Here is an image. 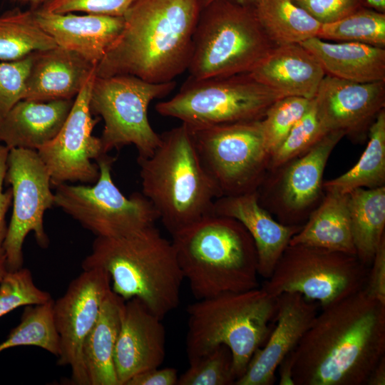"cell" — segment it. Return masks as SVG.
<instances>
[{
    "instance_id": "cell-8",
    "label": "cell",
    "mask_w": 385,
    "mask_h": 385,
    "mask_svg": "<svg viewBox=\"0 0 385 385\" xmlns=\"http://www.w3.org/2000/svg\"><path fill=\"white\" fill-rule=\"evenodd\" d=\"M283 96L249 73L195 80L189 78L171 98L159 102L156 111L180 120L189 128L262 120Z\"/></svg>"
},
{
    "instance_id": "cell-42",
    "label": "cell",
    "mask_w": 385,
    "mask_h": 385,
    "mask_svg": "<svg viewBox=\"0 0 385 385\" xmlns=\"http://www.w3.org/2000/svg\"><path fill=\"white\" fill-rule=\"evenodd\" d=\"M9 151V149L6 146L0 145V256L4 255L3 244L8 229L6 215L12 204L11 188L5 191L3 190Z\"/></svg>"
},
{
    "instance_id": "cell-48",
    "label": "cell",
    "mask_w": 385,
    "mask_h": 385,
    "mask_svg": "<svg viewBox=\"0 0 385 385\" xmlns=\"http://www.w3.org/2000/svg\"><path fill=\"white\" fill-rule=\"evenodd\" d=\"M7 271L5 257L4 255L0 256V283Z\"/></svg>"
},
{
    "instance_id": "cell-14",
    "label": "cell",
    "mask_w": 385,
    "mask_h": 385,
    "mask_svg": "<svg viewBox=\"0 0 385 385\" xmlns=\"http://www.w3.org/2000/svg\"><path fill=\"white\" fill-rule=\"evenodd\" d=\"M344 135L330 131L307 153L267 170L257 190L260 205L283 225L302 226L323 199L326 164Z\"/></svg>"
},
{
    "instance_id": "cell-35",
    "label": "cell",
    "mask_w": 385,
    "mask_h": 385,
    "mask_svg": "<svg viewBox=\"0 0 385 385\" xmlns=\"http://www.w3.org/2000/svg\"><path fill=\"white\" fill-rule=\"evenodd\" d=\"M189 363L177 385H235L237 380L232 353L225 345H219Z\"/></svg>"
},
{
    "instance_id": "cell-30",
    "label": "cell",
    "mask_w": 385,
    "mask_h": 385,
    "mask_svg": "<svg viewBox=\"0 0 385 385\" xmlns=\"http://www.w3.org/2000/svg\"><path fill=\"white\" fill-rule=\"evenodd\" d=\"M367 145L358 162L339 177L323 183L324 191L348 194L354 189L385 186V110L368 130Z\"/></svg>"
},
{
    "instance_id": "cell-19",
    "label": "cell",
    "mask_w": 385,
    "mask_h": 385,
    "mask_svg": "<svg viewBox=\"0 0 385 385\" xmlns=\"http://www.w3.org/2000/svg\"><path fill=\"white\" fill-rule=\"evenodd\" d=\"M162 320L138 298L125 301L114 351L119 385L164 361L166 332Z\"/></svg>"
},
{
    "instance_id": "cell-11",
    "label": "cell",
    "mask_w": 385,
    "mask_h": 385,
    "mask_svg": "<svg viewBox=\"0 0 385 385\" xmlns=\"http://www.w3.org/2000/svg\"><path fill=\"white\" fill-rule=\"evenodd\" d=\"M175 86V81L154 83L130 75L96 76L89 106L91 113L104 121L100 137L103 153L134 145L138 157L150 155L161 138L150 123L148 106L154 99L170 93Z\"/></svg>"
},
{
    "instance_id": "cell-18",
    "label": "cell",
    "mask_w": 385,
    "mask_h": 385,
    "mask_svg": "<svg viewBox=\"0 0 385 385\" xmlns=\"http://www.w3.org/2000/svg\"><path fill=\"white\" fill-rule=\"evenodd\" d=\"M275 324L235 385H271L283 359L297 347L318 313L319 304L297 292L279 294Z\"/></svg>"
},
{
    "instance_id": "cell-36",
    "label": "cell",
    "mask_w": 385,
    "mask_h": 385,
    "mask_svg": "<svg viewBox=\"0 0 385 385\" xmlns=\"http://www.w3.org/2000/svg\"><path fill=\"white\" fill-rule=\"evenodd\" d=\"M327 133L317 113L314 101L309 110L294 125L285 139L272 154L268 165L271 170L310 150Z\"/></svg>"
},
{
    "instance_id": "cell-20",
    "label": "cell",
    "mask_w": 385,
    "mask_h": 385,
    "mask_svg": "<svg viewBox=\"0 0 385 385\" xmlns=\"http://www.w3.org/2000/svg\"><path fill=\"white\" fill-rule=\"evenodd\" d=\"M212 213L238 220L251 235L257 250L260 276L267 279L288 246L302 226L279 222L263 208L257 191L217 198Z\"/></svg>"
},
{
    "instance_id": "cell-24",
    "label": "cell",
    "mask_w": 385,
    "mask_h": 385,
    "mask_svg": "<svg viewBox=\"0 0 385 385\" xmlns=\"http://www.w3.org/2000/svg\"><path fill=\"white\" fill-rule=\"evenodd\" d=\"M73 103V100L19 101L0 119V143L9 150L37 151L58 134Z\"/></svg>"
},
{
    "instance_id": "cell-9",
    "label": "cell",
    "mask_w": 385,
    "mask_h": 385,
    "mask_svg": "<svg viewBox=\"0 0 385 385\" xmlns=\"http://www.w3.org/2000/svg\"><path fill=\"white\" fill-rule=\"evenodd\" d=\"M189 129L200 161L220 197L257 190L271 157L261 120Z\"/></svg>"
},
{
    "instance_id": "cell-16",
    "label": "cell",
    "mask_w": 385,
    "mask_h": 385,
    "mask_svg": "<svg viewBox=\"0 0 385 385\" xmlns=\"http://www.w3.org/2000/svg\"><path fill=\"white\" fill-rule=\"evenodd\" d=\"M111 290V277L106 270L98 267L83 270L64 294L53 302V317L59 339L58 364L70 367L75 384L89 385L83 359V344Z\"/></svg>"
},
{
    "instance_id": "cell-31",
    "label": "cell",
    "mask_w": 385,
    "mask_h": 385,
    "mask_svg": "<svg viewBox=\"0 0 385 385\" xmlns=\"http://www.w3.org/2000/svg\"><path fill=\"white\" fill-rule=\"evenodd\" d=\"M56 46L36 21L33 10L16 9L0 15V62L19 61Z\"/></svg>"
},
{
    "instance_id": "cell-23",
    "label": "cell",
    "mask_w": 385,
    "mask_h": 385,
    "mask_svg": "<svg viewBox=\"0 0 385 385\" xmlns=\"http://www.w3.org/2000/svg\"><path fill=\"white\" fill-rule=\"evenodd\" d=\"M283 97L313 99L326 75L317 59L299 43L274 46L249 72Z\"/></svg>"
},
{
    "instance_id": "cell-26",
    "label": "cell",
    "mask_w": 385,
    "mask_h": 385,
    "mask_svg": "<svg viewBox=\"0 0 385 385\" xmlns=\"http://www.w3.org/2000/svg\"><path fill=\"white\" fill-rule=\"evenodd\" d=\"M125 301L111 289L84 340L82 353L89 385H119L114 351Z\"/></svg>"
},
{
    "instance_id": "cell-46",
    "label": "cell",
    "mask_w": 385,
    "mask_h": 385,
    "mask_svg": "<svg viewBox=\"0 0 385 385\" xmlns=\"http://www.w3.org/2000/svg\"><path fill=\"white\" fill-rule=\"evenodd\" d=\"M367 7L385 13V0H366Z\"/></svg>"
},
{
    "instance_id": "cell-38",
    "label": "cell",
    "mask_w": 385,
    "mask_h": 385,
    "mask_svg": "<svg viewBox=\"0 0 385 385\" xmlns=\"http://www.w3.org/2000/svg\"><path fill=\"white\" fill-rule=\"evenodd\" d=\"M32 54L16 61L0 62V119L24 98Z\"/></svg>"
},
{
    "instance_id": "cell-1",
    "label": "cell",
    "mask_w": 385,
    "mask_h": 385,
    "mask_svg": "<svg viewBox=\"0 0 385 385\" xmlns=\"http://www.w3.org/2000/svg\"><path fill=\"white\" fill-rule=\"evenodd\" d=\"M290 356L294 385H366L385 356V304L363 289L322 308Z\"/></svg>"
},
{
    "instance_id": "cell-45",
    "label": "cell",
    "mask_w": 385,
    "mask_h": 385,
    "mask_svg": "<svg viewBox=\"0 0 385 385\" xmlns=\"http://www.w3.org/2000/svg\"><path fill=\"white\" fill-rule=\"evenodd\" d=\"M385 384V356H383L371 372L366 385Z\"/></svg>"
},
{
    "instance_id": "cell-37",
    "label": "cell",
    "mask_w": 385,
    "mask_h": 385,
    "mask_svg": "<svg viewBox=\"0 0 385 385\" xmlns=\"http://www.w3.org/2000/svg\"><path fill=\"white\" fill-rule=\"evenodd\" d=\"M51 299L48 292L36 287L29 269L7 271L0 283V318L20 307L42 304Z\"/></svg>"
},
{
    "instance_id": "cell-33",
    "label": "cell",
    "mask_w": 385,
    "mask_h": 385,
    "mask_svg": "<svg viewBox=\"0 0 385 385\" xmlns=\"http://www.w3.org/2000/svg\"><path fill=\"white\" fill-rule=\"evenodd\" d=\"M317 37L385 47V13L364 6L332 23L322 24Z\"/></svg>"
},
{
    "instance_id": "cell-2",
    "label": "cell",
    "mask_w": 385,
    "mask_h": 385,
    "mask_svg": "<svg viewBox=\"0 0 385 385\" xmlns=\"http://www.w3.org/2000/svg\"><path fill=\"white\" fill-rule=\"evenodd\" d=\"M203 0H134L96 76L130 75L167 83L188 70Z\"/></svg>"
},
{
    "instance_id": "cell-21",
    "label": "cell",
    "mask_w": 385,
    "mask_h": 385,
    "mask_svg": "<svg viewBox=\"0 0 385 385\" xmlns=\"http://www.w3.org/2000/svg\"><path fill=\"white\" fill-rule=\"evenodd\" d=\"M33 12L38 25L57 46L81 55L96 66L124 25L123 16L56 14L42 9Z\"/></svg>"
},
{
    "instance_id": "cell-44",
    "label": "cell",
    "mask_w": 385,
    "mask_h": 385,
    "mask_svg": "<svg viewBox=\"0 0 385 385\" xmlns=\"http://www.w3.org/2000/svg\"><path fill=\"white\" fill-rule=\"evenodd\" d=\"M277 369H279V384L294 385L290 354H289L279 364Z\"/></svg>"
},
{
    "instance_id": "cell-39",
    "label": "cell",
    "mask_w": 385,
    "mask_h": 385,
    "mask_svg": "<svg viewBox=\"0 0 385 385\" xmlns=\"http://www.w3.org/2000/svg\"><path fill=\"white\" fill-rule=\"evenodd\" d=\"M134 0H51L41 9L51 13L81 11L88 14L123 16Z\"/></svg>"
},
{
    "instance_id": "cell-43",
    "label": "cell",
    "mask_w": 385,
    "mask_h": 385,
    "mask_svg": "<svg viewBox=\"0 0 385 385\" xmlns=\"http://www.w3.org/2000/svg\"><path fill=\"white\" fill-rule=\"evenodd\" d=\"M178 377L174 368L156 367L133 376L125 385H177Z\"/></svg>"
},
{
    "instance_id": "cell-10",
    "label": "cell",
    "mask_w": 385,
    "mask_h": 385,
    "mask_svg": "<svg viewBox=\"0 0 385 385\" xmlns=\"http://www.w3.org/2000/svg\"><path fill=\"white\" fill-rule=\"evenodd\" d=\"M369 270L356 255L288 245L262 288L274 297L299 293L324 308L363 289Z\"/></svg>"
},
{
    "instance_id": "cell-49",
    "label": "cell",
    "mask_w": 385,
    "mask_h": 385,
    "mask_svg": "<svg viewBox=\"0 0 385 385\" xmlns=\"http://www.w3.org/2000/svg\"><path fill=\"white\" fill-rule=\"evenodd\" d=\"M237 3L250 7H254L260 0H235Z\"/></svg>"
},
{
    "instance_id": "cell-13",
    "label": "cell",
    "mask_w": 385,
    "mask_h": 385,
    "mask_svg": "<svg viewBox=\"0 0 385 385\" xmlns=\"http://www.w3.org/2000/svg\"><path fill=\"white\" fill-rule=\"evenodd\" d=\"M4 183L12 189V214L3 244L6 268L11 272L23 266V244L30 232L41 247L48 246L43 216L54 205V193L48 172L34 150H9Z\"/></svg>"
},
{
    "instance_id": "cell-28",
    "label": "cell",
    "mask_w": 385,
    "mask_h": 385,
    "mask_svg": "<svg viewBox=\"0 0 385 385\" xmlns=\"http://www.w3.org/2000/svg\"><path fill=\"white\" fill-rule=\"evenodd\" d=\"M348 207L356 255L369 267L385 237V186L354 189L348 193Z\"/></svg>"
},
{
    "instance_id": "cell-15",
    "label": "cell",
    "mask_w": 385,
    "mask_h": 385,
    "mask_svg": "<svg viewBox=\"0 0 385 385\" xmlns=\"http://www.w3.org/2000/svg\"><path fill=\"white\" fill-rule=\"evenodd\" d=\"M96 72L73 100L69 114L58 134L37 150L51 178L52 186L69 182L93 184L99 168L92 160L103 154L100 138L92 131L98 122L93 118L89 101Z\"/></svg>"
},
{
    "instance_id": "cell-5",
    "label": "cell",
    "mask_w": 385,
    "mask_h": 385,
    "mask_svg": "<svg viewBox=\"0 0 385 385\" xmlns=\"http://www.w3.org/2000/svg\"><path fill=\"white\" fill-rule=\"evenodd\" d=\"M148 157H138L142 194L172 235L212 214L220 197L197 155L189 128L184 123L160 135Z\"/></svg>"
},
{
    "instance_id": "cell-17",
    "label": "cell",
    "mask_w": 385,
    "mask_h": 385,
    "mask_svg": "<svg viewBox=\"0 0 385 385\" xmlns=\"http://www.w3.org/2000/svg\"><path fill=\"white\" fill-rule=\"evenodd\" d=\"M314 105L327 131L360 138L385 106V81L358 83L325 75Z\"/></svg>"
},
{
    "instance_id": "cell-27",
    "label": "cell",
    "mask_w": 385,
    "mask_h": 385,
    "mask_svg": "<svg viewBox=\"0 0 385 385\" xmlns=\"http://www.w3.org/2000/svg\"><path fill=\"white\" fill-rule=\"evenodd\" d=\"M289 245H304L356 255L348 207V194L325 191Z\"/></svg>"
},
{
    "instance_id": "cell-3",
    "label": "cell",
    "mask_w": 385,
    "mask_h": 385,
    "mask_svg": "<svg viewBox=\"0 0 385 385\" xmlns=\"http://www.w3.org/2000/svg\"><path fill=\"white\" fill-rule=\"evenodd\" d=\"M108 272L111 289L123 299L138 298L160 319L176 309L184 279L172 242L155 225L119 237H96L83 270Z\"/></svg>"
},
{
    "instance_id": "cell-47",
    "label": "cell",
    "mask_w": 385,
    "mask_h": 385,
    "mask_svg": "<svg viewBox=\"0 0 385 385\" xmlns=\"http://www.w3.org/2000/svg\"><path fill=\"white\" fill-rule=\"evenodd\" d=\"M31 6L32 10L41 9L51 0H14Z\"/></svg>"
},
{
    "instance_id": "cell-22",
    "label": "cell",
    "mask_w": 385,
    "mask_h": 385,
    "mask_svg": "<svg viewBox=\"0 0 385 385\" xmlns=\"http://www.w3.org/2000/svg\"><path fill=\"white\" fill-rule=\"evenodd\" d=\"M96 66L58 46L32 53L24 99L36 101L73 100Z\"/></svg>"
},
{
    "instance_id": "cell-25",
    "label": "cell",
    "mask_w": 385,
    "mask_h": 385,
    "mask_svg": "<svg viewBox=\"0 0 385 385\" xmlns=\"http://www.w3.org/2000/svg\"><path fill=\"white\" fill-rule=\"evenodd\" d=\"M317 59L327 75L368 83L385 81V49L356 42L325 41L314 37L301 43Z\"/></svg>"
},
{
    "instance_id": "cell-4",
    "label": "cell",
    "mask_w": 385,
    "mask_h": 385,
    "mask_svg": "<svg viewBox=\"0 0 385 385\" xmlns=\"http://www.w3.org/2000/svg\"><path fill=\"white\" fill-rule=\"evenodd\" d=\"M171 235L180 268L197 300L259 287L255 245L238 220L212 213Z\"/></svg>"
},
{
    "instance_id": "cell-29",
    "label": "cell",
    "mask_w": 385,
    "mask_h": 385,
    "mask_svg": "<svg viewBox=\"0 0 385 385\" xmlns=\"http://www.w3.org/2000/svg\"><path fill=\"white\" fill-rule=\"evenodd\" d=\"M253 9L273 46L301 43L317 37L322 26L292 0H260Z\"/></svg>"
},
{
    "instance_id": "cell-12",
    "label": "cell",
    "mask_w": 385,
    "mask_h": 385,
    "mask_svg": "<svg viewBox=\"0 0 385 385\" xmlns=\"http://www.w3.org/2000/svg\"><path fill=\"white\" fill-rule=\"evenodd\" d=\"M115 158L103 154L96 161L99 177L92 185L62 183L55 187L54 205L96 237H119L155 225L159 216L141 193L125 196L114 183Z\"/></svg>"
},
{
    "instance_id": "cell-41",
    "label": "cell",
    "mask_w": 385,
    "mask_h": 385,
    "mask_svg": "<svg viewBox=\"0 0 385 385\" xmlns=\"http://www.w3.org/2000/svg\"><path fill=\"white\" fill-rule=\"evenodd\" d=\"M365 291L385 304V237L379 245L370 265Z\"/></svg>"
},
{
    "instance_id": "cell-50",
    "label": "cell",
    "mask_w": 385,
    "mask_h": 385,
    "mask_svg": "<svg viewBox=\"0 0 385 385\" xmlns=\"http://www.w3.org/2000/svg\"><path fill=\"white\" fill-rule=\"evenodd\" d=\"M215 0H203V5H206L212 1H213Z\"/></svg>"
},
{
    "instance_id": "cell-34",
    "label": "cell",
    "mask_w": 385,
    "mask_h": 385,
    "mask_svg": "<svg viewBox=\"0 0 385 385\" xmlns=\"http://www.w3.org/2000/svg\"><path fill=\"white\" fill-rule=\"evenodd\" d=\"M313 99L285 96L277 100L267 109L261 123L266 147L271 155L309 110Z\"/></svg>"
},
{
    "instance_id": "cell-6",
    "label": "cell",
    "mask_w": 385,
    "mask_h": 385,
    "mask_svg": "<svg viewBox=\"0 0 385 385\" xmlns=\"http://www.w3.org/2000/svg\"><path fill=\"white\" fill-rule=\"evenodd\" d=\"M277 311V297L262 287L224 293L189 304L188 361L225 345L231 351L233 371L238 379L255 351L267 341L274 326Z\"/></svg>"
},
{
    "instance_id": "cell-40",
    "label": "cell",
    "mask_w": 385,
    "mask_h": 385,
    "mask_svg": "<svg viewBox=\"0 0 385 385\" xmlns=\"http://www.w3.org/2000/svg\"><path fill=\"white\" fill-rule=\"evenodd\" d=\"M322 24L337 21L366 6V0H292Z\"/></svg>"
},
{
    "instance_id": "cell-7",
    "label": "cell",
    "mask_w": 385,
    "mask_h": 385,
    "mask_svg": "<svg viewBox=\"0 0 385 385\" xmlns=\"http://www.w3.org/2000/svg\"><path fill=\"white\" fill-rule=\"evenodd\" d=\"M273 46L252 7L215 0L200 11L187 71L195 80L249 73Z\"/></svg>"
},
{
    "instance_id": "cell-32",
    "label": "cell",
    "mask_w": 385,
    "mask_h": 385,
    "mask_svg": "<svg viewBox=\"0 0 385 385\" xmlns=\"http://www.w3.org/2000/svg\"><path fill=\"white\" fill-rule=\"evenodd\" d=\"M53 300L26 306L20 323L0 344V352L18 346H35L58 356L59 339L53 317Z\"/></svg>"
}]
</instances>
